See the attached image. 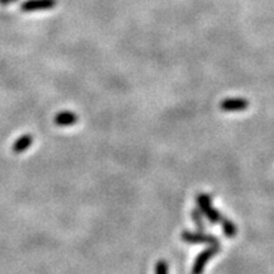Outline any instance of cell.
Instances as JSON below:
<instances>
[{
	"label": "cell",
	"mask_w": 274,
	"mask_h": 274,
	"mask_svg": "<svg viewBox=\"0 0 274 274\" xmlns=\"http://www.w3.org/2000/svg\"><path fill=\"white\" fill-rule=\"evenodd\" d=\"M57 0H26L20 5L22 12H37V10H46L56 7Z\"/></svg>",
	"instance_id": "277c9868"
},
{
	"label": "cell",
	"mask_w": 274,
	"mask_h": 274,
	"mask_svg": "<svg viewBox=\"0 0 274 274\" xmlns=\"http://www.w3.org/2000/svg\"><path fill=\"white\" fill-rule=\"evenodd\" d=\"M221 225H222V231H223V234H225L226 238H230V239L235 238L236 233H238V228H236L235 223H234L233 221L223 217V219L221 220Z\"/></svg>",
	"instance_id": "ba28073f"
},
{
	"label": "cell",
	"mask_w": 274,
	"mask_h": 274,
	"mask_svg": "<svg viewBox=\"0 0 274 274\" xmlns=\"http://www.w3.org/2000/svg\"><path fill=\"white\" fill-rule=\"evenodd\" d=\"M9 0H0V4H2V5H8V4H9Z\"/></svg>",
	"instance_id": "8fae6325"
},
{
	"label": "cell",
	"mask_w": 274,
	"mask_h": 274,
	"mask_svg": "<svg viewBox=\"0 0 274 274\" xmlns=\"http://www.w3.org/2000/svg\"><path fill=\"white\" fill-rule=\"evenodd\" d=\"M76 122H78V116H76L74 112L64 111L55 116V123L57 124V126H73Z\"/></svg>",
	"instance_id": "8992f818"
},
{
	"label": "cell",
	"mask_w": 274,
	"mask_h": 274,
	"mask_svg": "<svg viewBox=\"0 0 274 274\" xmlns=\"http://www.w3.org/2000/svg\"><path fill=\"white\" fill-rule=\"evenodd\" d=\"M155 274H167V263L165 260H159L156 263Z\"/></svg>",
	"instance_id": "30bf717a"
},
{
	"label": "cell",
	"mask_w": 274,
	"mask_h": 274,
	"mask_svg": "<svg viewBox=\"0 0 274 274\" xmlns=\"http://www.w3.org/2000/svg\"><path fill=\"white\" fill-rule=\"evenodd\" d=\"M32 142H33V137H32L31 135H23V136L17 138V141H15L14 145H13V151H14L15 154L25 153L27 149L31 147Z\"/></svg>",
	"instance_id": "52a82bcc"
},
{
	"label": "cell",
	"mask_w": 274,
	"mask_h": 274,
	"mask_svg": "<svg viewBox=\"0 0 274 274\" xmlns=\"http://www.w3.org/2000/svg\"><path fill=\"white\" fill-rule=\"evenodd\" d=\"M249 107V102L243 98H227L220 103V108L225 112L244 111Z\"/></svg>",
	"instance_id": "5b68a950"
},
{
	"label": "cell",
	"mask_w": 274,
	"mask_h": 274,
	"mask_svg": "<svg viewBox=\"0 0 274 274\" xmlns=\"http://www.w3.org/2000/svg\"><path fill=\"white\" fill-rule=\"evenodd\" d=\"M219 251H220V244H217V245H211L209 247H207V249H204L203 251L199 252L198 257H197L196 260H194L192 274L203 273L207 262H208L212 257H215V255H216Z\"/></svg>",
	"instance_id": "7a4b0ae2"
},
{
	"label": "cell",
	"mask_w": 274,
	"mask_h": 274,
	"mask_svg": "<svg viewBox=\"0 0 274 274\" xmlns=\"http://www.w3.org/2000/svg\"><path fill=\"white\" fill-rule=\"evenodd\" d=\"M10 3H14V2H17V0H9Z\"/></svg>",
	"instance_id": "7c38bea8"
},
{
	"label": "cell",
	"mask_w": 274,
	"mask_h": 274,
	"mask_svg": "<svg viewBox=\"0 0 274 274\" xmlns=\"http://www.w3.org/2000/svg\"><path fill=\"white\" fill-rule=\"evenodd\" d=\"M182 240L189 244H208V245H217L220 244V240L214 235L202 233H191V231H184L182 233Z\"/></svg>",
	"instance_id": "3957f363"
},
{
	"label": "cell",
	"mask_w": 274,
	"mask_h": 274,
	"mask_svg": "<svg viewBox=\"0 0 274 274\" xmlns=\"http://www.w3.org/2000/svg\"><path fill=\"white\" fill-rule=\"evenodd\" d=\"M192 219H193L194 222H196L197 227H198L199 230L206 231V225H204L203 215H202L201 211H198V209H193V211H192Z\"/></svg>",
	"instance_id": "9c48e42d"
},
{
	"label": "cell",
	"mask_w": 274,
	"mask_h": 274,
	"mask_svg": "<svg viewBox=\"0 0 274 274\" xmlns=\"http://www.w3.org/2000/svg\"><path fill=\"white\" fill-rule=\"evenodd\" d=\"M197 203H198L199 206V211L202 212V215H204V216L209 220V222H211L212 225L221 222V220L223 219L222 215H221L216 208L212 207L211 197L207 196V194H199V196L197 197Z\"/></svg>",
	"instance_id": "6da1fadb"
}]
</instances>
